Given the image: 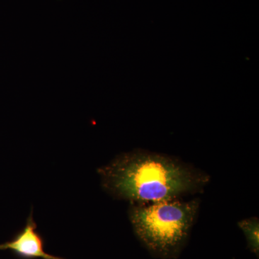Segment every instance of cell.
Wrapping results in <instances>:
<instances>
[{
	"instance_id": "obj_4",
	"label": "cell",
	"mask_w": 259,
	"mask_h": 259,
	"mask_svg": "<svg viewBox=\"0 0 259 259\" xmlns=\"http://www.w3.org/2000/svg\"><path fill=\"white\" fill-rule=\"evenodd\" d=\"M238 228L241 230L246 240L247 248L252 253L259 255V219L256 216L244 218L238 221Z\"/></svg>"
},
{
	"instance_id": "obj_1",
	"label": "cell",
	"mask_w": 259,
	"mask_h": 259,
	"mask_svg": "<svg viewBox=\"0 0 259 259\" xmlns=\"http://www.w3.org/2000/svg\"><path fill=\"white\" fill-rule=\"evenodd\" d=\"M102 190L130 204L184 199L203 193L211 176L177 156L136 148L97 169Z\"/></svg>"
},
{
	"instance_id": "obj_2",
	"label": "cell",
	"mask_w": 259,
	"mask_h": 259,
	"mask_svg": "<svg viewBox=\"0 0 259 259\" xmlns=\"http://www.w3.org/2000/svg\"><path fill=\"white\" fill-rule=\"evenodd\" d=\"M201 203L196 197L130 204L127 215L135 236L151 256L177 259L190 241Z\"/></svg>"
},
{
	"instance_id": "obj_3",
	"label": "cell",
	"mask_w": 259,
	"mask_h": 259,
	"mask_svg": "<svg viewBox=\"0 0 259 259\" xmlns=\"http://www.w3.org/2000/svg\"><path fill=\"white\" fill-rule=\"evenodd\" d=\"M0 250H10L22 259H66L49 254L44 250L42 237L37 233L32 208L27 218L26 225L11 241L0 244Z\"/></svg>"
}]
</instances>
